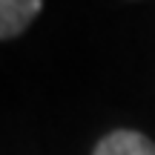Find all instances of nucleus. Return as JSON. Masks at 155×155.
<instances>
[{
  "instance_id": "2",
  "label": "nucleus",
  "mask_w": 155,
  "mask_h": 155,
  "mask_svg": "<svg viewBox=\"0 0 155 155\" xmlns=\"http://www.w3.org/2000/svg\"><path fill=\"white\" fill-rule=\"evenodd\" d=\"M92 155H155V144L135 129H115L98 141Z\"/></svg>"
},
{
  "instance_id": "1",
  "label": "nucleus",
  "mask_w": 155,
  "mask_h": 155,
  "mask_svg": "<svg viewBox=\"0 0 155 155\" xmlns=\"http://www.w3.org/2000/svg\"><path fill=\"white\" fill-rule=\"evenodd\" d=\"M43 0H0V40L23 35L40 15Z\"/></svg>"
}]
</instances>
